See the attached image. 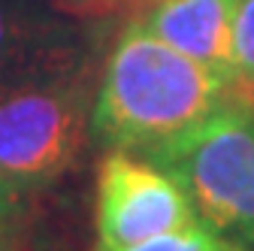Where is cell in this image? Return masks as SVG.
Instances as JSON below:
<instances>
[{
	"instance_id": "1",
	"label": "cell",
	"mask_w": 254,
	"mask_h": 251,
	"mask_svg": "<svg viewBox=\"0 0 254 251\" xmlns=\"http://www.w3.org/2000/svg\"><path fill=\"white\" fill-rule=\"evenodd\" d=\"M236 85L157 40L136 18L106 61L91 103V136L103 148L145 154L218 109Z\"/></svg>"
},
{
	"instance_id": "2",
	"label": "cell",
	"mask_w": 254,
	"mask_h": 251,
	"mask_svg": "<svg viewBox=\"0 0 254 251\" xmlns=\"http://www.w3.org/2000/svg\"><path fill=\"white\" fill-rule=\"evenodd\" d=\"M142 158L167 170L218 233L254 245V91L239 88Z\"/></svg>"
},
{
	"instance_id": "3",
	"label": "cell",
	"mask_w": 254,
	"mask_h": 251,
	"mask_svg": "<svg viewBox=\"0 0 254 251\" xmlns=\"http://www.w3.org/2000/svg\"><path fill=\"white\" fill-rule=\"evenodd\" d=\"M91 103L82 73L0 94V176L21 194L64 176L91 133Z\"/></svg>"
},
{
	"instance_id": "4",
	"label": "cell",
	"mask_w": 254,
	"mask_h": 251,
	"mask_svg": "<svg viewBox=\"0 0 254 251\" xmlns=\"http://www.w3.org/2000/svg\"><path fill=\"white\" fill-rule=\"evenodd\" d=\"M206 224L185 188L148 158L109 151L97 170V245L121 248L157 233Z\"/></svg>"
},
{
	"instance_id": "5",
	"label": "cell",
	"mask_w": 254,
	"mask_h": 251,
	"mask_svg": "<svg viewBox=\"0 0 254 251\" xmlns=\"http://www.w3.org/2000/svg\"><path fill=\"white\" fill-rule=\"evenodd\" d=\"M79 73L76 34L40 0H0V94Z\"/></svg>"
},
{
	"instance_id": "6",
	"label": "cell",
	"mask_w": 254,
	"mask_h": 251,
	"mask_svg": "<svg viewBox=\"0 0 254 251\" xmlns=\"http://www.w3.org/2000/svg\"><path fill=\"white\" fill-rule=\"evenodd\" d=\"M239 0H161L139 18L157 40L194 58L221 79L233 73V15Z\"/></svg>"
},
{
	"instance_id": "7",
	"label": "cell",
	"mask_w": 254,
	"mask_h": 251,
	"mask_svg": "<svg viewBox=\"0 0 254 251\" xmlns=\"http://www.w3.org/2000/svg\"><path fill=\"white\" fill-rule=\"evenodd\" d=\"M94 251H251V245L218 233L209 224H194V227H182L170 233H157L133 245H121V248H106L97 245Z\"/></svg>"
},
{
	"instance_id": "8",
	"label": "cell",
	"mask_w": 254,
	"mask_h": 251,
	"mask_svg": "<svg viewBox=\"0 0 254 251\" xmlns=\"http://www.w3.org/2000/svg\"><path fill=\"white\" fill-rule=\"evenodd\" d=\"M233 73L236 85L254 91V0H239L233 15Z\"/></svg>"
},
{
	"instance_id": "9",
	"label": "cell",
	"mask_w": 254,
	"mask_h": 251,
	"mask_svg": "<svg viewBox=\"0 0 254 251\" xmlns=\"http://www.w3.org/2000/svg\"><path fill=\"white\" fill-rule=\"evenodd\" d=\"M24 200L27 194H21L18 188H12L3 176H0V227H18L21 215H24Z\"/></svg>"
},
{
	"instance_id": "10",
	"label": "cell",
	"mask_w": 254,
	"mask_h": 251,
	"mask_svg": "<svg viewBox=\"0 0 254 251\" xmlns=\"http://www.w3.org/2000/svg\"><path fill=\"white\" fill-rule=\"evenodd\" d=\"M0 251H15V230L0 227Z\"/></svg>"
},
{
	"instance_id": "11",
	"label": "cell",
	"mask_w": 254,
	"mask_h": 251,
	"mask_svg": "<svg viewBox=\"0 0 254 251\" xmlns=\"http://www.w3.org/2000/svg\"><path fill=\"white\" fill-rule=\"evenodd\" d=\"M115 3H127V6H136V9H148L161 0H103V6H115Z\"/></svg>"
},
{
	"instance_id": "12",
	"label": "cell",
	"mask_w": 254,
	"mask_h": 251,
	"mask_svg": "<svg viewBox=\"0 0 254 251\" xmlns=\"http://www.w3.org/2000/svg\"><path fill=\"white\" fill-rule=\"evenodd\" d=\"M61 3H70V6H103V0H61Z\"/></svg>"
}]
</instances>
